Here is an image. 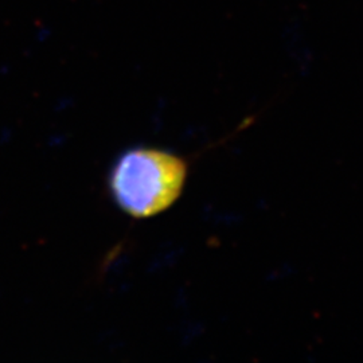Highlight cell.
Masks as SVG:
<instances>
[{"label":"cell","mask_w":363,"mask_h":363,"mask_svg":"<svg viewBox=\"0 0 363 363\" xmlns=\"http://www.w3.org/2000/svg\"><path fill=\"white\" fill-rule=\"evenodd\" d=\"M187 179V163L159 148H133L118 157L109 177L113 201L133 218H151L171 208Z\"/></svg>","instance_id":"obj_1"}]
</instances>
